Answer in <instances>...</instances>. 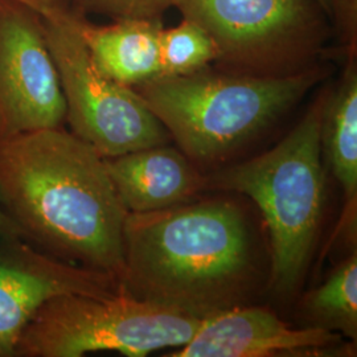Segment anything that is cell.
I'll return each mask as SVG.
<instances>
[{
  "label": "cell",
  "mask_w": 357,
  "mask_h": 357,
  "mask_svg": "<svg viewBox=\"0 0 357 357\" xmlns=\"http://www.w3.org/2000/svg\"><path fill=\"white\" fill-rule=\"evenodd\" d=\"M319 3L320 6L323 7V10L327 13V6H326V0H317ZM328 15V13H327Z\"/></svg>",
  "instance_id": "20"
},
{
  "label": "cell",
  "mask_w": 357,
  "mask_h": 357,
  "mask_svg": "<svg viewBox=\"0 0 357 357\" xmlns=\"http://www.w3.org/2000/svg\"><path fill=\"white\" fill-rule=\"evenodd\" d=\"M75 23L93 63L110 79L134 89L160 76L163 19H118L98 26L75 10Z\"/></svg>",
  "instance_id": "12"
},
{
  "label": "cell",
  "mask_w": 357,
  "mask_h": 357,
  "mask_svg": "<svg viewBox=\"0 0 357 357\" xmlns=\"http://www.w3.org/2000/svg\"><path fill=\"white\" fill-rule=\"evenodd\" d=\"M257 278L243 211L225 199L128 213L119 286L205 319L246 305Z\"/></svg>",
  "instance_id": "2"
},
{
  "label": "cell",
  "mask_w": 357,
  "mask_h": 357,
  "mask_svg": "<svg viewBox=\"0 0 357 357\" xmlns=\"http://www.w3.org/2000/svg\"><path fill=\"white\" fill-rule=\"evenodd\" d=\"M175 0H70L78 13L118 19H163Z\"/></svg>",
  "instance_id": "16"
},
{
  "label": "cell",
  "mask_w": 357,
  "mask_h": 357,
  "mask_svg": "<svg viewBox=\"0 0 357 357\" xmlns=\"http://www.w3.org/2000/svg\"><path fill=\"white\" fill-rule=\"evenodd\" d=\"M327 89L278 144L206 178V187L250 197L271 243L270 287L293 293L302 281L319 231L324 204L321 113Z\"/></svg>",
  "instance_id": "4"
},
{
  "label": "cell",
  "mask_w": 357,
  "mask_h": 357,
  "mask_svg": "<svg viewBox=\"0 0 357 357\" xmlns=\"http://www.w3.org/2000/svg\"><path fill=\"white\" fill-rule=\"evenodd\" d=\"M0 199L28 243L119 282L128 211L105 158L72 131L0 138Z\"/></svg>",
  "instance_id": "1"
},
{
  "label": "cell",
  "mask_w": 357,
  "mask_h": 357,
  "mask_svg": "<svg viewBox=\"0 0 357 357\" xmlns=\"http://www.w3.org/2000/svg\"><path fill=\"white\" fill-rule=\"evenodd\" d=\"M218 48L204 28L181 17L160 33V76H184L216 64Z\"/></svg>",
  "instance_id": "15"
},
{
  "label": "cell",
  "mask_w": 357,
  "mask_h": 357,
  "mask_svg": "<svg viewBox=\"0 0 357 357\" xmlns=\"http://www.w3.org/2000/svg\"><path fill=\"white\" fill-rule=\"evenodd\" d=\"M32 10L41 17L72 8L70 0H11Z\"/></svg>",
  "instance_id": "18"
},
{
  "label": "cell",
  "mask_w": 357,
  "mask_h": 357,
  "mask_svg": "<svg viewBox=\"0 0 357 357\" xmlns=\"http://www.w3.org/2000/svg\"><path fill=\"white\" fill-rule=\"evenodd\" d=\"M326 77L320 64L283 76L209 66L156 77L134 90L191 160L209 163L274 125Z\"/></svg>",
  "instance_id": "3"
},
{
  "label": "cell",
  "mask_w": 357,
  "mask_h": 357,
  "mask_svg": "<svg viewBox=\"0 0 357 357\" xmlns=\"http://www.w3.org/2000/svg\"><path fill=\"white\" fill-rule=\"evenodd\" d=\"M324 151L333 178L344 193V209L335 236L356 234L357 213V54L344 57L336 85L327 89L320 128Z\"/></svg>",
  "instance_id": "13"
},
{
  "label": "cell",
  "mask_w": 357,
  "mask_h": 357,
  "mask_svg": "<svg viewBox=\"0 0 357 357\" xmlns=\"http://www.w3.org/2000/svg\"><path fill=\"white\" fill-rule=\"evenodd\" d=\"M306 327L337 332L356 342V250L333 268L330 277L307 294L302 303Z\"/></svg>",
  "instance_id": "14"
},
{
  "label": "cell",
  "mask_w": 357,
  "mask_h": 357,
  "mask_svg": "<svg viewBox=\"0 0 357 357\" xmlns=\"http://www.w3.org/2000/svg\"><path fill=\"white\" fill-rule=\"evenodd\" d=\"M218 48V69L283 76L319 64L333 35L317 0H175Z\"/></svg>",
  "instance_id": "6"
},
{
  "label": "cell",
  "mask_w": 357,
  "mask_h": 357,
  "mask_svg": "<svg viewBox=\"0 0 357 357\" xmlns=\"http://www.w3.org/2000/svg\"><path fill=\"white\" fill-rule=\"evenodd\" d=\"M118 290L109 274L56 258L22 237L0 236V357H15L26 326L53 298Z\"/></svg>",
  "instance_id": "9"
},
{
  "label": "cell",
  "mask_w": 357,
  "mask_h": 357,
  "mask_svg": "<svg viewBox=\"0 0 357 357\" xmlns=\"http://www.w3.org/2000/svg\"><path fill=\"white\" fill-rule=\"evenodd\" d=\"M41 24L64 93L66 122L76 137L103 158L166 144L168 131L141 96L93 63L73 8L43 16Z\"/></svg>",
  "instance_id": "7"
},
{
  "label": "cell",
  "mask_w": 357,
  "mask_h": 357,
  "mask_svg": "<svg viewBox=\"0 0 357 357\" xmlns=\"http://www.w3.org/2000/svg\"><path fill=\"white\" fill-rule=\"evenodd\" d=\"M326 6L339 53L357 54V0H326Z\"/></svg>",
  "instance_id": "17"
},
{
  "label": "cell",
  "mask_w": 357,
  "mask_h": 357,
  "mask_svg": "<svg viewBox=\"0 0 357 357\" xmlns=\"http://www.w3.org/2000/svg\"><path fill=\"white\" fill-rule=\"evenodd\" d=\"M352 356L342 335L317 327L291 328L262 307H233L208 317L187 344L168 357Z\"/></svg>",
  "instance_id": "10"
},
{
  "label": "cell",
  "mask_w": 357,
  "mask_h": 357,
  "mask_svg": "<svg viewBox=\"0 0 357 357\" xmlns=\"http://www.w3.org/2000/svg\"><path fill=\"white\" fill-rule=\"evenodd\" d=\"M203 320L135 298L121 286L109 295L66 294L38 310L22 333L15 357H81L90 352L147 356L187 344Z\"/></svg>",
  "instance_id": "5"
},
{
  "label": "cell",
  "mask_w": 357,
  "mask_h": 357,
  "mask_svg": "<svg viewBox=\"0 0 357 357\" xmlns=\"http://www.w3.org/2000/svg\"><path fill=\"white\" fill-rule=\"evenodd\" d=\"M105 163L128 213L188 204L206 188V178L191 159L167 143L105 158Z\"/></svg>",
  "instance_id": "11"
},
{
  "label": "cell",
  "mask_w": 357,
  "mask_h": 357,
  "mask_svg": "<svg viewBox=\"0 0 357 357\" xmlns=\"http://www.w3.org/2000/svg\"><path fill=\"white\" fill-rule=\"evenodd\" d=\"M0 236L3 237H22L20 230L17 229V227L15 225L11 217L8 216V213L6 212L1 199H0Z\"/></svg>",
  "instance_id": "19"
},
{
  "label": "cell",
  "mask_w": 357,
  "mask_h": 357,
  "mask_svg": "<svg viewBox=\"0 0 357 357\" xmlns=\"http://www.w3.org/2000/svg\"><path fill=\"white\" fill-rule=\"evenodd\" d=\"M65 122L64 93L40 15L0 0V138Z\"/></svg>",
  "instance_id": "8"
}]
</instances>
